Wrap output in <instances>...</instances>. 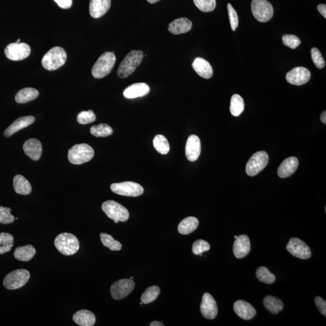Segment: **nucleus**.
Instances as JSON below:
<instances>
[{
	"instance_id": "1",
	"label": "nucleus",
	"mask_w": 326,
	"mask_h": 326,
	"mask_svg": "<svg viewBox=\"0 0 326 326\" xmlns=\"http://www.w3.org/2000/svg\"><path fill=\"white\" fill-rule=\"evenodd\" d=\"M144 54L141 50H133L128 54L123 60L118 70V75L120 78H127L136 70L141 64Z\"/></svg>"
},
{
	"instance_id": "2",
	"label": "nucleus",
	"mask_w": 326,
	"mask_h": 326,
	"mask_svg": "<svg viewBox=\"0 0 326 326\" xmlns=\"http://www.w3.org/2000/svg\"><path fill=\"white\" fill-rule=\"evenodd\" d=\"M67 58V53L63 48L55 47L44 56L42 65L47 70H56L65 64Z\"/></svg>"
},
{
	"instance_id": "3",
	"label": "nucleus",
	"mask_w": 326,
	"mask_h": 326,
	"mask_svg": "<svg viewBox=\"0 0 326 326\" xmlns=\"http://www.w3.org/2000/svg\"><path fill=\"white\" fill-rule=\"evenodd\" d=\"M55 245L60 253L65 256H72L79 249V241L71 233H63L55 239Z\"/></svg>"
},
{
	"instance_id": "4",
	"label": "nucleus",
	"mask_w": 326,
	"mask_h": 326,
	"mask_svg": "<svg viewBox=\"0 0 326 326\" xmlns=\"http://www.w3.org/2000/svg\"><path fill=\"white\" fill-rule=\"evenodd\" d=\"M116 61L115 53L104 52L97 59L92 68V75L95 78L101 79L112 72Z\"/></svg>"
},
{
	"instance_id": "5",
	"label": "nucleus",
	"mask_w": 326,
	"mask_h": 326,
	"mask_svg": "<svg viewBox=\"0 0 326 326\" xmlns=\"http://www.w3.org/2000/svg\"><path fill=\"white\" fill-rule=\"evenodd\" d=\"M94 155V151L90 146L82 143L76 145L68 150V158L71 164L80 165L88 162Z\"/></svg>"
},
{
	"instance_id": "6",
	"label": "nucleus",
	"mask_w": 326,
	"mask_h": 326,
	"mask_svg": "<svg viewBox=\"0 0 326 326\" xmlns=\"http://www.w3.org/2000/svg\"><path fill=\"white\" fill-rule=\"evenodd\" d=\"M101 209L106 216L113 220L116 224L121 222H126L130 218V213L124 206L115 201H106L104 202L101 205Z\"/></svg>"
},
{
	"instance_id": "7",
	"label": "nucleus",
	"mask_w": 326,
	"mask_h": 326,
	"mask_svg": "<svg viewBox=\"0 0 326 326\" xmlns=\"http://www.w3.org/2000/svg\"><path fill=\"white\" fill-rule=\"evenodd\" d=\"M251 7L253 16L259 22H268L274 16L273 6L267 0H253Z\"/></svg>"
},
{
	"instance_id": "8",
	"label": "nucleus",
	"mask_w": 326,
	"mask_h": 326,
	"mask_svg": "<svg viewBox=\"0 0 326 326\" xmlns=\"http://www.w3.org/2000/svg\"><path fill=\"white\" fill-rule=\"evenodd\" d=\"M31 277L29 271L20 269L8 274L4 280V285L9 290H15L22 288Z\"/></svg>"
},
{
	"instance_id": "9",
	"label": "nucleus",
	"mask_w": 326,
	"mask_h": 326,
	"mask_svg": "<svg viewBox=\"0 0 326 326\" xmlns=\"http://www.w3.org/2000/svg\"><path fill=\"white\" fill-rule=\"evenodd\" d=\"M113 192L125 196L137 197L142 195L144 189L141 185L136 182L126 181L111 185Z\"/></svg>"
},
{
	"instance_id": "10",
	"label": "nucleus",
	"mask_w": 326,
	"mask_h": 326,
	"mask_svg": "<svg viewBox=\"0 0 326 326\" xmlns=\"http://www.w3.org/2000/svg\"><path fill=\"white\" fill-rule=\"evenodd\" d=\"M269 156L264 151L257 152L250 158L246 166V172L248 175L255 176L267 166Z\"/></svg>"
},
{
	"instance_id": "11",
	"label": "nucleus",
	"mask_w": 326,
	"mask_h": 326,
	"mask_svg": "<svg viewBox=\"0 0 326 326\" xmlns=\"http://www.w3.org/2000/svg\"><path fill=\"white\" fill-rule=\"evenodd\" d=\"M134 288H135V282L133 280H119L114 283L111 286V294L115 300H122L130 295Z\"/></svg>"
},
{
	"instance_id": "12",
	"label": "nucleus",
	"mask_w": 326,
	"mask_h": 326,
	"mask_svg": "<svg viewBox=\"0 0 326 326\" xmlns=\"http://www.w3.org/2000/svg\"><path fill=\"white\" fill-rule=\"evenodd\" d=\"M31 47L26 43H12L6 47L5 53L6 56L12 61H22L31 54Z\"/></svg>"
},
{
	"instance_id": "13",
	"label": "nucleus",
	"mask_w": 326,
	"mask_h": 326,
	"mask_svg": "<svg viewBox=\"0 0 326 326\" xmlns=\"http://www.w3.org/2000/svg\"><path fill=\"white\" fill-rule=\"evenodd\" d=\"M286 250L292 255L300 259H310L312 256L309 247L297 238L290 239L289 243L286 245Z\"/></svg>"
},
{
	"instance_id": "14",
	"label": "nucleus",
	"mask_w": 326,
	"mask_h": 326,
	"mask_svg": "<svg viewBox=\"0 0 326 326\" xmlns=\"http://www.w3.org/2000/svg\"><path fill=\"white\" fill-rule=\"evenodd\" d=\"M311 73L307 68L295 67L286 74L287 81L292 85L300 86L306 84L310 79Z\"/></svg>"
},
{
	"instance_id": "15",
	"label": "nucleus",
	"mask_w": 326,
	"mask_h": 326,
	"mask_svg": "<svg viewBox=\"0 0 326 326\" xmlns=\"http://www.w3.org/2000/svg\"><path fill=\"white\" fill-rule=\"evenodd\" d=\"M200 309L203 316L208 319H213L218 315V309L216 301L209 293L203 295Z\"/></svg>"
},
{
	"instance_id": "16",
	"label": "nucleus",
	"mask_w": 326,
	"mask_h": 326,
	"mask_svg": "<svg viewBox=\"0 0 326 326\" xmlns=\"http://www.w3.org/2000/svg\"><path fill=\"white\" fill-rule=\"evenodd\" d=\"M201 151V142L198 136L191 135L188 137L185 146V155L190 161L198 159Z\"/></svg>"
},
{
	"instance_id": "17",
	"label": "nucleus",
	"mask_w": 326,
	"mask_h": 326,
	"mask_svg": "<svg viewBox=\"0 0 326 326\" xmlns=\"http://www.w3.org/2000/svg\"><path fill=\"white\" fill-rule=\"evenodd\" d=\"M251 244L248 236L242 235L238 236L233 245V254L237 259H242L250 253Z\"/></svg>"
},
{
	"instance_id": "18",
	"label": "nucleus",
	"mask_w": 326,
	"mask_h": 326,
	"mask_svg": "<svg viewBox=\"0 0 326 326\" xmlns=\"http://www.w3.org/2000/svg\"><path fill=\"white\" fill-rule=\"evenodd\" d=\"M111 5V0H90L89 7V14L94 19H98L108 11Z\"/></svg>"
},
{
	"instance_id": "19",
	"label": "nucleus",
	"mask_w": 326,
	"mask_h": 326,
	"mask_svg": "<svg viewBox=\"0 0 326 326\" xmlns=\"http://www.w3.org/2000/svg\"><path fill=\"white\" fill-rule=\"evenodd\" d=\"M233 309L237 315L245 320L253 319L256 315V310L252 305L244 300L235 302Z\"/></svg>"
},
{
	"instance_id": "20",
	"label": "nucleus",
	"mask_w": 326,
	"mask_h": 326,
	"mask_svg": "<svg viewBox=\"0 0 326 326\" xmlns=\"http://www.w3.org/2000/svg\"><path fill=\"white\" fill-rule=\"evenodd\" d=\"M23 150L26 155L32 160L38 161L40 159L43 148L41 143L36 139L27 140L23 145Z\"/></svg>"
},
{
	"instance_id": "21",
	"label": "nucleus",
	"mask_w": 326,
	"mask_h": 326,
	"mask_svg": "<svg viewBox=\"0 0 326 326\" xmlns=\"http://www.w3.org/2000/svg\"><path fill=\"white\" fill-rule=\"evenodd\" d=\"M150 92V88L145 83H136L128 86L124 91V95L127 98H135L145 96Z\"/></svg>"
},
{
	"instance_id": "22",
	"label": "nucleus",
	"mask_w": 326,
	"mask_h": 326,
	"mask_svg": "<svg viewBox=\"0 0 326 326\" xmlns=\"http://www.w3.org/2000/svg\"><path fill=\"white\" fill-rule=\"evenodd\" d=\"M35 121V118L33 116H25L18 119L6 130L4 135L5 137H10L18 131L34 124Z\"/></svg>"
},
{
	"instance_id": "23",
	"label": "nucleus",
	"mask_w": 326,
	"mask_h": 326,
	"mask_svg": "<svg viewBox=\"0 0 326 326\" xmlns=\"http://www.w3.org/2000/svg\"><path fill=\"white\" fill-rule=\"evenodd\" d=\"M297 158L291 157L284 160L278 169V175L280 178H285L294 174L298 166Z\"/></svg>"
},
{
	"instance_id": "24",
	"label": "nucleus",
	"mask_w": 326,
	"mask_h": 326,
	"mask_svg": "<svg viewBox=\"0 0 326 326\" xmlns=\"http://www.w3.org/2000/svg\"><path fill=\"white\" fill-rule=\"evenodd\" d=\"M192 67L199 76L204 79H210L213 76V68L210 63L201 58L194 60Z\"/></svg>"
},
{
	"instance_id": "25",
	"label": "nucleus",
	"mask_w": 326,
	"mask_h": 326,
	"mask_svg": "<svg viewBox=\"0 0 326 326\" xmlns=\"http://www.w3.org/2000/svg\"><path fill=\"white\" fill-rule=\"evenodd\" d=\"M192 28V23L186 18L176 19L169 24L168 30L173 35L185 34Z\"/></svg>"
},
{
	"instance_id": "26",
	"label": "nucleus",
	"mask_w": 326,
	"mask_h": 326,
	"mask_svg": "<svg viewBox=\"0 0 326 326\" xmlns=\"http://www.w3.org/2000/svg\"><path fill=\"white\" fill-rule=\"evenodd\" d=\"M73 319L74 322L80 326H92L95 324V316L88 310H80L74 314Z\"/></svg>"
},
{
	"instance_id": "27",
	"label": "nucleus",
	"mask_w": 326,
	"mask_h": 326,
	"mask_svg": "<svg viewBox=\"0 0 326 326\" xmlns=\"http://www.w3.org/2000/svg\"><path fill=\"white\" fill-rule=\"evenodd\" d=\"M14 187L18 194L22 195H28L32 192L31 183L25 177L21 175L15 176L14 178Z\"/></svg>"
},
{
	"instance_id": "28",
	"label": "nucleus",
	"mask_w": 326,
	"mask_h": 326,
	"mask_svg": "<svg viewBox=\"0 0 326 326\" xmlns=\"http://www.w3.org/2000/svg\"><path fill=\"white\" fill-rule=\"evenodd\" d=\"M198 226V220L196 218L190 216L185 218L179 223L178 230L180 234L187 235L195 231Z\"/></svg>"
},
{
	"instance_id": "29",
	"label": "nucleus",
	"mask_w": 326,
	"mask_h": 326,
	"mask_svg": "<svg viewBox=\"0 0 326 326\" xmlns=\"http://www.w3.org/2000/svg\"><path fill=\"white\" fill-rule=\"evenodd\" d=\"M35 248L31 245L20 247L16 248L14 254L15 258L20 261L29 262L34 258L35 255Z\"/></svg>"
},
{
	"instance_id": "30",
	"label": "nucleus",
	"mask_w": 326,
	"mask_h": 326,
	"mask_svg": "<svg viewBox=\"0 0 326 326\" xmlns=\"http://www.w3.org/2000/svg\"><path fill=\"white\" fill-rule=\"evenodd\" d=\"M40 92L37 89L26 88L21 89L16 95V101L19 103H26L35 99Z\"/></svg>"
},
{
	"instance_id": "31",
	"label": "nucleus",
	"mask_w": 326,
	"mask_h": 326,
	"mask_svg": "<svg viewBox=\"0 0 326 326\" xmlns=\"http://www.w3.org/2000/svg\"><path fill=\"white\" fill-rule=\"evenodd\" d=\"M264 306L269 312L273 314H278L283 309V302L280 299L268 295L264 300Z\"/></svg>"
},
{
	"instance_id": "32",
	"label": "nucleus",
	"mask_w": 326,
	"mask_h": 326,
	"mask_svg": "<svg viewBox=\"0 0 326 326\" xmlns=\"http://www.w3.org/2000/svg\"><path fill=\"white\" fill-rule=\"evenodd\" d=\"M245 103L243 98L239 94L233 95L230 101V112L233 116L238 117L243 113Z\"/></svg>"
},
{
	"instance_id": "33",
	"label": "nucleus",
	"mask_w": 326,
	"mask_h": 326,
	"mask_svg": "<svg viewBox=\"0 0 326 326\" xmlns=\"http://www.w3.org/2000/svg\"><path fill=\"white\" fill-rule=\"evenodd\" d=\"M256 274L260 282L271 285L276 282V276L265 267H260L257 269Z\"/></svg>"
},
{
	"instance_id": "34",
	"label": "nucleus",
	"mask_w": 326,
	"mask_h": 326,
	"mask_svg": "<svg viewBox=\"0 0 326 326\" xmlns=\"http://www.w3.org/2000/svg\"><path fill=\"white\" fill-rule=\"evenodd\" d=\"M13 236L8 233H0V254L10 252L14 245Z\"/></svg>"
},
{
	"instance_id": "35",
	"label": "nucleus",
	"mask_w": 326,
	"mask_h": 326,
	"mask_svg": "<svg viewBox=\"0 0 326 326\" xmlns=\"http://www.w3.org/2000/svg\"><path fill=\"white\" fill-rule=\"evenodd\" d=\"M160 293V289L157 286H152L146 289L141 297L143 304H147L154 301Z\"/></svg>"
},
{
	"instance_id": "36",
	"label": "nucleus",
	"mask_w": 326,
	"mask_h": 326,
	"mask_svg": "<svg viewBox=\"0 0 326 326\" xmlns=\"http://www.w3.org/2000/svg\"><path fill=\"white\" fill-rule=\"evenodd\" d=\"M153 144L157 151L161 154L166 155L169 153L170 146L166 137L163 135H157L155 137Z\"/></svg>"
},
{
	"instance_id": "37",
	"label": "nucleus",
	"mask_w": 326,
	"mask_h": 326,
	"mask_svg": "<svg viewBox=\"0 0 326 326\" xmlns=\"http://www.w3.org/2000/svg\"><path fill=\"white\" fill-rule=\"evenodd\" d=\"M90 133L92 136L96 137H106L112 135L113 131L108 125L101 124L92 126L90 128Z\"/></svg>"
},
{
	"instance_id": "38",
	"label": "nucleus",
	"mask_w": 326,
	"mask_h": 326,
	"mask_svg": "<svg viewBox=\"0 0 326 326\" xmlns=\"http://www.w3.org/2000/svg\"><path fill=\"white\" fill-rule=\"evenodd\" d=\"M100 240L104 247L108 248L112 251H120L122 250V244L117 241L112 236L106 233H101L100 235Z\"/></svg>"
},
{
	"instance_id": "39",
	"label": "nucleus",
	"mask_w": 326,
	"mask_h": 326,
	"mask_svg": "<svg viewBox=\"0 0 326 326\" xmlns=\"http://www.w3.org/2000/svg\"><path fill=\"white\" fill-rule=\"evenodd\" d=\"M194 5L203 13H210L216 7V0H193Z\"/></svg>"
},
{
	"instance_id": "40",
	"label": "nucleus",
	"mask_w": 326,
	"mask_h": 326,
	"mask_svg": "<svg viewBox=\"0 0 326 326\" xmlns=\"http://www.w3.org/2000/svg\"><path fill=\"white\" fill-rule=\"evenodd\" d=\"M95 120H96V116L92 110L80 112L77 116V122L81 125L91 124L95 122Z\"/></svg>"
},
{
	"instance_id": "41",
	"label": "nucleus",
	"mask_w": 326,
	"mask_h": 326,
	"mask_svg": "<svg viewBox=\"0 0 326 326\" xmlns=\"http://www.w3.org/2000/svg\"><path fill=\"white\" fill-rule=\"evenodd\" d=\"M210 249V245L208 242L201 240L194 242L192 246V252L195 255H201L203 253Z\"/></svg>"
},
{
	"instance_id": "42",
	"label": "nucleus",
	"mask_w": 326,
	"mask_h": 326,
	"mask_svg": "<svg viewBox=\"0 0 326 326\" xmlns=\"http://www.w3.org/2000/svg\"><path fill=\"white\" fill-rule=\"evenodd\" d=\"M11 209L0 206V224H9L13 223L15 218L11 213Z\"/></svg>"
},
{
	"instance_id": "43",
	"label": "nucleus",
	"mask_w": 326,
	"mask_h": 326,
	"mask_svg": "<svg viewBox=\"0 0 326 326\" xmlns=\"http://www.w3.org/2000/svg\"><path fill=\"white\" fill-rule=\"evenodd\" d=\"M282 40L284 45L292 49H296L301 44L300 39L294 35H283Z\"/></svg>"
},
{
	"instance_id": "44",
	"label": "nucleus",
	"mask_w": 326,
	"mask_h": 326,
	"mask_svg": "<svg viewBox=\"0 0 326 326\" xmlns=\"http://www.w3.org/2000/svg\"><path fill=\"white\" fill-rule=\"evenodd\" d=\"M311 56H312L313 64L315 66L321 69L325 66V62L323 59L321 52L316 48H312L311 49Z\"/></svg>"
},
{
	"instance_id": "45",
	"label": "nucleus",
	"mask_w": 326,
	"mask_h": 326,
	"mask_svg": "<svg viewBox=\"0 0 326 326\" xmlns=\"http://www.w3.org/2000/svg\"><path fill=\"white\" fill-rule=\"evenodd\" d=\"M227 10H228L230 23L232 31H235L239 25L238 14L230 4L227 5Z\"/></svg>"
},
{
	"instance_id": "46",
	"label": "nucleus",
	"mask_w": 326,
	"mask_h": 326,
	"mask_svg": "<svg viewBox=\"0 0 326 326\" xmlns=\"http://www.w3.org/2000/svg\"><path fill=\"white\" fill-rule=\"evenodd\" d=\"M315 303L316 306L318 308L319 312L322 314V315L324 316H326V302L325 300H323L321 297H317L315 298Z\"/></svg>"
},
{
	"instance_id": "47",
	"label": "nucleus",
	"mask_w": 326,
	"mask_h": 326,
	"mask_svg": "<svg viewBox=\"0 0 326 326\" xmlns=\"http://www.w3.org/2000/svg\"><path fill=\"white\" fill-rule=\"evenodd\" d=\"M60 8L62 9H69L72 6V0H54Z\"/></svg>"
},
{
	"instance_id": "48",
	"label": "nucleus",
	"mask_w": 326,
	"mask_h": 326,
	"mask_svg": "<svg viewBox=\"0 0 326 326\" xmlns=\"http://www.w3.org/2000/svg\"><path fill=\"white\" fill-rule=\"evenodd\" d=\"M319 13L324 17V19H326V5L324 4L319 5L317 7Z\"/></svg>"
},
{
	"instance_id": "49",
	"label": "nucleus",
	"mask_w": 326,
	"mask_h": 326,
	"mask_svg": "<svg viewBox=\"0 0 326 326\" xmlns=\"http://www.w3.org/2000/svg\"><path fill=\"white\" fill-rule=\"evenodd\" d=\"M321 121L323 123V124H326V112L325 111H324V112H323L321 114Z\"/></svg>"
},
{
	"instance_id": "50",
	"label": "nucleus",
	"mask_w": 326,
	"mask_h": 326,
	"mask_svg": "<svg viewBox=\"0 0 326 326\" xmlns=\"http://www.w3.org/2000/svg\"><path fill=\"white\" fill-rule=\"evenodd\" d=\"M163 325L164 326V324H162V323H161L157 321L152 322L150 324V326H163Z\"/></svg>"
},
{
	"instance_id": "51",
	"label": "nucleus",
	"mask_w": 326,
	"mask_h": 326,
	"mask_svg": "<svg viewBox=\"0 0 326 326\" xmlns=\"http://www.w3.org/2000/svg\"><path fill=\"white\" fill-rule=\"evenodd\" d=\"M148 2L151 4H156L157 2L160 1V0H147Z\"/></svg>"
},
{
	"instance_id": "52",
	"label": "nucleus",
	"mask_w": 326,
	"mask_h": 326,
	"mask_svg": "<svg viewBox=\"0 0 326 326\" xmlns=\"http://www.w3.org/2000/svg\"><path fill=\"white\" fill-rule=\"evenodd\" d=\"M238 238V236H235V239H236Z\"/></svg>"
},
{
	"instance_id": "53",
	"label": "nucleus",
	"mask_w": 326,
	"mask_h": 326,
	"mask_svg": "<svg viewBox=\"0 0 326 326\" xmlns=\"http://www.w3.org/2000/svg\"><path fill=\"white\" fill-rule=\"evenodd\" d=\"M20 40H18V41H17V43H20Z\"/></svg>"
},
{
	"instance_id": "54",
	"label": "nucleus",
	"mask_w": 326,
	"mask_h": 326,
	"mask_svg": "<svg viewBox=\"0 0 326 326\" xmlns=\"http://www.w3.org/2000/svg\"><path fill=\"white\" fill-rule=\"evenodd\" d=\"M133 279H134V277H131L130 278V279H131V280H133Z\"/></svg>"
}]
</instances>
